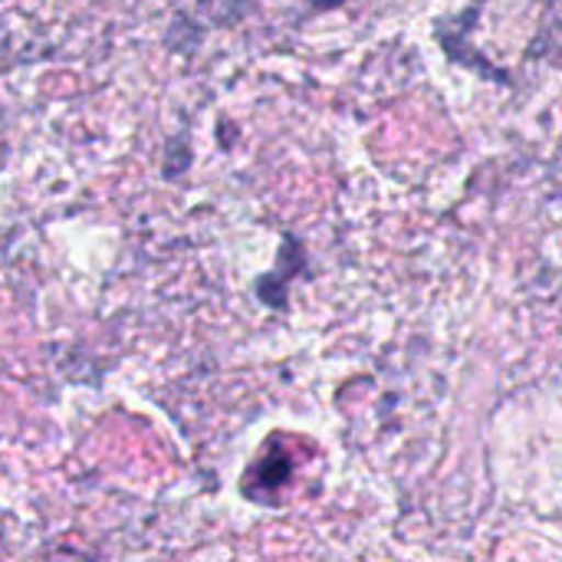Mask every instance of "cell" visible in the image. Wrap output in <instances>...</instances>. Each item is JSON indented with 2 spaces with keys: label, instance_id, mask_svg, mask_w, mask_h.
<instances>
[{
  "label": "cell",
  "instance_id": "3957f363",
  "mask_svg": "<svg viewBox=\"0 0 562 562\" xmlns=\"http://www.w3.org/2000/svg\"><path fill=\"white\" fill-rule=\"evenodd\" d=\"M316 3H336V0H316Z\"/></svg>",
  "mask_w": 562,
  "mask_h": 562
},
{
  "label": "cell",
  "instance_id": "7a4b0ae2",
  "mask_svg": "<svg viewBox=\"0 0 562 562\" xmlns=\"http://www.w3.org/2000/svg\"><path fill=\"white\" fill-rule=\"evenodd\" d=\"M191 165V151H188V145H184V138H178V142H171L168 145V165H165V175L168 178H175L181 168H188Z\"/></svg>",
  "mask_w": 562,
  "mask_h": 562
},
{
  "label": "cell",
  "instance_id": "6da1fadb",
  "mask_svg": "<svg viewBox=\"0 0 562 562\" xmlns=\"http://www.w3.org/2000/svg\"><path fill=\"white\" fill-rule=\"evenodd\" d=\"M290 477H293V454L286 451V441H283L280 435H273V438L260 448L257 461L250 464V471H247V477H244V494H247L250 501H260V504L267 501V504H270V491L286 487Z\"/></svg>",
  "mask_w": 562,
  "mask_h": 562
}]
</instances>
